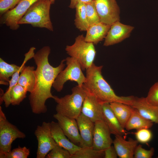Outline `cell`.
Listing matches in <instances>:
<instances>
[{"instance_id": "9", "label": "cell", "mask_w": 158, "mask_h": 158, "mask_svg": "<svg viewBox=\"0 0 158 158\" xmlns=\"http://www.w3.org/2000/svg\"><path fill=\"white\" fill-rule=\"evenodd\" d=\"M100 22L111 25L120 21V10L116 0H93Z\"/></svg>"}, {"instance_id": "26", "label": "cell", "mask_w": 158, "mask_h": 158, "mask_svg": "<svg viewBox=\"0 0 158 158\" xmlns=\"http://www.w3.org/2000/svg\"><path fill=\"white\" fill-rule=\"evenodd\" d=\"M20 66L14 64H10L0 58V84L8 85L10 81L9 78L17 71Z\"/></svg>"}, {"instance_id": "33", "label": "cell", "mask_w": 158, "mask_h": 158, "mask_svg": "<svg viewBox=\"0 0 158 158\" xmlns=\"http://www.w3.org/2000/svg\"><path fill=\"white\" fill-rule=\"evenodd\" d=\"M154 152L153 147H151L149 150H147L143 148L141 145H137L134 150V158H151Z\"/></svg>"}, {"instance_id": "4", "label": "cell", "mask_w": 158, "mask_h": 158, "mask_svg": "<svg viewBox=\"0 0 158 158\" xmlns=\"http://www.w3.org/2000/svg\"><path fill=\"white\" fill-rule=\"evenodd\" d=\"M51 4L50 0H37L20 20L19 25L30 24L34 27L44 28L53 31L50 15Z\"/></svg>"}, {"instance_id": "12", "label": "cell", "mask_w": 158, "mask_h": 158, "mask_svg": "<svg viewBox=\"0 0 158 158\" xmlns=\"http://www.w3.org/2000/svg\"><path fill=\"white\" fill-rule=\"evenodd\" d=\"M64 133L72 143L80 147L81 139L76 119L70 118L58 113L54 114Z\"/></svg>"}, {"instance_id": "16", "label": "cell", "mask_w": 158, "mask_h": 158, "mask_svg": "<svg viewBox=\"0 0 158 158\" xmlns=\"http://www.w3.org/2000/svg\"><path fill=\"white\" fill-rule=\"evenodd\" d=\"M76 120L81 139L80 147H92L95 123L81 113Z\"/></svg>"}, {"instance_id": "10", "label": "cell", "mask_w": 158, "mask_h": 158, "mask_svg": "<svg viewBox=\"0 0 158 158\" xmlns=\"http://www.w3.org/2000/svg\"><path fill=\"white\" fill-rule=\"evenodd\" d=\"M37 0H22L13 9L0 16V23L4 24L13 30L20 26L18 22L30 6Z\"/></svg>"}, {"instance_id": "11", "label": "cell", "mask_w": 158, "mask_h": 158, "mask_svg": "<svg viewBox=\"0 0 158 158\" xmlns=\"http://www.w3.org/2000/svg\"><path fill=\"white\" fill-rule=\"evenodd\" d=\"M111 132L103 120L95 122L92 147L97 150H104L111 146L113 141Z\"/></svg>"}, {"instance_id": "15", "label": "cell", "mask_w": 158, "mask_h": 158, "mask_svg": "<svg viewBox=\"0 0 158 158\" xmlns=\"http://www.w3.org/2000/svg\"><path fill=\"white\" fill-rule=\"evenodd\" d=\"M130 105L145 118L158 124V106L149 103L145 97H134Z\"/></svg>"}, {"instance_id": "37", "label": "cell", "mask_w": 158, "mask_h": 158, "mask_svg": "<svg viewBox=\"0 0 158 158\" xmlns=\"http://www.w3.org/2000/svg\"><path fill=\"white\" fill-rule=\"evenodd\" d=\"M93 0H70V3L69 6L70 8H75L76 5L80 2H82L85 4L88 3Z\"/></svg>"}, {"instance_id": "6", "label": "cell", "mask_w": 158, "mask_h": 158, "mask_svg": "<svg viewBox=\"0 0 158 158\" xmlns=\"http://www.w3.org/2000/svg\"><path fill=\"white\" fill-rule=\"evenodd\" d=\"M66 67L58 74L54 80L52 87L58 92L63 89L65 83L68 80L75 81L78 85L82 87L86 80L78 61L72 57L65 59Z\"/></svg>"}, {"instance_id": "23", "label": "cell", "mask_w": 158, "mask_h": 158, "mask_svg": "<svg viewBox=\"0 0 158 158\" xmlns=\"http://www.w3.org/2000/svg\"><path fill=\"white\" fill-rule=\"evenodd\" d=\"M20 73L18 83L25 88L27 92H32L35 88L36 81L35 67L25 66Z\"/></svg>"}, {"instance_id": "1", "label": "cell", "mask_w": 158, "mask_h": 158, "mask_svg": "<svg viewBox=\"0 0 158 158\" xmlns=\"http://www.w3.org/2000/svg\"><path fill=\"white\" fill-rule=\"evenodd\" d=\"M51 49L44 46L35 53L33 58L37 66L35 70L36 81L35 88L29 96L31 110L36 114L44 113L47 111L46 100L54 99L51 92L53 84L59 73L66 65L65 59L62 60L57 67H54L49 63V56Z\"/></svg>"}, {"instance_id": "19", "label": "cell", "mask_w": 158, "mask_h": 158, "mask_svg": "<svg viewBox=\"0 0 158 158\" xmlns=\"http://www.w3.org/2000/svg\"><path fill=\"white\" fill-rule=\"evenodd\" d=\"M52 137L57 145L67 150L71 155L74 154L81 147L72 143L65 135L58 122H50Z\"/></svg>"}, {"instance_id": "14", "label": "cell", "mask_w": 158, "mask_h": 158, "mask_svg": "<svg viewBox=\"0 0 158 158\" xmlns=\"http://www.w3.org/2000/svg\"><path fill=\"white\" fill-rule=\"evenodd\" d=\"M87 92L83 104L81 113L94 123L103 120L102 104L94 96Z\"/></svg>"}, {"instance_id": "30", "label": "cell", "mask_w": 158, "mask_h": 158, "mask_svg": "<svg viewBox=\"0 0 158 158\" xmlns=\"http://www.w3.org/2000/svg\"><path fill=\"white\" fill-rule=\"evenodd\" d=\"M30 154V150L25 146H18L6 154L4 158H27Z\"/></svg>"}, {"instance_id": "24", "label": "cell", "mask_w": 158, "mask_h": 158, "mask_svg": "<svg viewBox=\"0 0 158 158\" xmlns=\"http://www.w3.org/2000/svg\"><path fill=\"white\" fill-rule=\"evenodd\" d=\"M111 107L121 126L125 128L131 114L132 107L130 105L120 102L110 103Z\"/></svg>"}, {"instance_id": "38", "label": "cell", "mask_w": 158, "mask_h": 158, "mask_svg": "<svg viewBox=\"0 0 158 158\" xmlns=\"http://www.w3.org/2000/svg\"><path fill=\"white\" fill-rule=\"evenodd\" d=\"M55 0H50V1L51 3V4H53L54 3Z\"/></svg>"}, {"instance_id": "25", "label": "cell", "mask_w": 158, "mask_h": 158, "mask_svg": "<svg viewBox=\"0 0 158 158\" xmlns=\"http://www.w3.org/2000/svg\"><path fill=\"white\" fill-rule=\"evenodd\" d=\"M75 8L74 24L75 26L80 31H86L90 25L86 15V4L80 2L76 5Z\"/></svg>"}, {"instance_id": "36", "label": "cell", "mask_w": 158, "mask_h": 158, "mask_svg": "<svg viewBox=\"0 0 158 158\" xmlns=\"http://www.w3.org/2000/svg\"><path fill=\"white\" fill-rule=\"evenodd\" d=\"M118 156L114 146L111 145L104 150V158H116Z\"/></svg>"}, {"instance_id": "35", "label": "cell", "mask_w": 158, "mask_h": 158, "mask_svg": "<svg viewBox=\"0 0 158 158\" xmlns=\"http://www.w3.org/2000/svg\"><path fill=\"white\" fill-rule=\"evenodd\" d=\"M22 0H0V16L14 8Z\"/></svg>"}, {"instance_id": "32", "label": "cell", "mask_w": 158, "mask_h": 158, "mask_svg": "<svg viewBox=\"0 0 158 158\" xmlns=\"http://www.w3.org/2000/svg\"><path fill=\"white\" fill-rule=\"evenodd\" d=\"M135 136L138 142L147 143L152 138V133L148 128H142L137 130L135 133Z\"/></svg>"}, {"instance_id": "5", "label": "cell", "mask_w": 158, "mask_h": 158, "mask_svg": "<svg viewBox=\"0 0 158 158\" xmlns=\"http://www.w3.org/2000/svg\"><path fill=\"white\" fill-rule=\"evenodd\" d=\"M65 50L70 56L78 61L82 70H86L94 63L96 54L94 44L86 42L83 35L77 36L73 44L67 45Z\"/></svg>"}, {"instance_id": "2", "label": "cell", "mask_w": 158, "mask_h": 158, "mask_svg": "<svg viewBox=\"0 0 158 158\" xmlns=\"http://www.w3.org/2000/svg\"><path fill=\"white\" fill-rule=\"evenodd\" d=\"M102 68V66H97L93 63L86 70V80L83 86L87 92L94 96L102 104L117 102L130 105L134 96L117 95L103 78Z\"/></svg>"}, {"instance_id": "31", "label": "cell", "mask_w": 158, "mask_h": 158, "mask_svg": "<svg viewBox=\"0 0 158 158\" xmlns=\"http://www.w3.org/2000/svg\"><path fill=\"white\" fill-rule=\"evenodd\" d=\"M71 154L68 151L56 145L47 154L46 158H71Z\"/></svg>"}, {"instance_id": "28", "label": "cell", "mask_w": 158, "mask_h": 158, "mask_svg": "<svg viewBox=\"0 0 158 158\" xmlns=\"http://www.w3.org/2000/svg\"><path fill=\"white\" fill-rule=\"evenodd\" d=\"M27 92L25 88L17 83L10 92L11 104L13 106L19 105L26 97Z\"/></svg>"}, {"instance_id": "21", "label": "cell", "mask_w": 158, "mask_h": 158, "mask_svg": "<svg viewBox=\"0 0 158 158\" xmlns=\"http://www.w3.org/2000/svg\"><path fill=\"white\" fill-rule=\"evenodd\" d=\"M35 49V47H32L30 48L29 51L25 54V58L20 68L11 77L12 78L9 82V87L8 89L1 97V98H0V102H1L2 103V102H4L6 107H8L11 104L9 96L11 89L17 84L20 73L25 66V64L27 61L33 58L35 54L34 51Z\"/></svg>"}, {"instance_id": "13", "label": "cell", "mask_w": 158, "mask_h": 158, "mask_svg": "<svg viewBox=\"0 0 158 158\" xmlns=\"http://www.w3.org/2000/svg\"><path fill=\"white\" fill-rule=\"evenodd\" d=\"M133 26L117 21L112 24L106 36L103 45L108 46L119 43L129 37Z\"/></svg>"}, {"instance_id": "8", "label": "cell", "mask_w": 158, "mask_h": 158, "mask_svg": "<svg viewBox=\"0 0 158 158\" xmlns=\"http://www.w3.org/2000/svg\"><path fill=\"white\" fill-rule=\"evenodd\" d=\"M34 134L38 142L36 158H45L57 145L51 133L50 122H43L41 125L38 126Z\"/></svg>"}, {"instance_id": "20", "label": "cell", "mask_w": 158, "mask_h": 158, "mask_svg": "<svg viewBox=\"0 0 158 158\" xmlns=\"http://www.w3.org/2000/svg\"><path fill=\"white\" fill-rule=\"evenodd\" d=\"M111 25L101 22L90 25L87 30L85 40L97 44L105 39Z\"/></svg>"}, {"instance_id": "22", "label": "cell", "mask_w": 158, "mask_h": 158, "mask_svg": "<svg viewBox=\"0 0 158 158\" xmlns=\"http://www.w3.org/2000/svg\"><path fill=\"white\" fill-rule=\"evenodd\" d=\"M153 125V122L143 117L135 108L132 107L130 116L125 128L128 131L144 128L149 129Z\"/></svg>"}, {"instance_id": "3", "label": "cell", "mask_w": 158, "mask_h": 158, "mask_svg": "<svg viewBox=\"0 0 158 158\" xmlns=\"http://www.w3.org/2000/svg\"><path fill=\"white\" fill-rule=\"evenodd\" d=\"M72 93L63 97L54 96L56 103V110L57 113L65 116L76 119L81 114L83 104L87 95V91L83 85L73 87Z\"/></svg>"}, {"instance_id": "29", "label": "cell", "mask_w": 158, "mask_h": 158, "mask_svg": "<svg viewBox=\"0 0 158 158\" xmlns=\"http://www.w3.org/2000/svg\"><path fill=\"white\" fill-rule=\"evenodd\" d=\"M87 18L90 25L100 22L95 4L93 0L86 4Z\"/></svg>"}, {"instance_id": "18", "label": "cell", "mask_w": 158, "mask_h": 158, "mask_svg": "<svg viewBox=\"0 0 158 158\" xmlns=\"http://www.w3.org/2000/svg\"><path fill=\"white\" fill-rule=\"evenodd\" d=\"M103 120L111 134L122 136L125 138L127 133L120 124L112 111L109 103L102 104Z\"/></svg>"}, {"instance_id": "17", "label": "cell", "mask_w": 158, "mask_h": 158, "mask_svg": "<svg viewBox=\"0 0 158 158\" xmlns=\"http://www.w3.org/2000/svg\"><path fill=\"white\" fill-rule=\"evenodd\" d=\"M138 143L136 140L131 138H129L126 140L122 136L116 135L113 143L119 158H133L135 149Z\"/></svg>"}, {"instance_id": "7", "label": "cell", "mask_w": 158, "mask_h": 158, "mask_svg": "<svg viewBox=\"0 0 158 158\" xmlns=\"http://www.w3.org/2000/svg\"><path fill=\"white\" fill-rule=\"evenodd\" d=\"M25 134L7 119L0 106V158L11 150V144L17 138L23 139Z\"/></svg>"}, {"instance_id": "34", "label": "cell", "mask_w": 158, "mask_h": 158, "mask_svg": "<svg viewBox=\"0 0 158 158\" xmlns=\"http://www.w3.org/2000/svg\"><path fill=\"white\" fill-rule=\"evenodd\" d=\"M145 98L149 103L158 106V81L150 88L147 95Z\"/></svg>"}, {"instance_id": "27", "label": "cell", "mask_w": 158, "mask_h": 158, "mask_svg": "<svg viewBox=\"0 0 158 158\" xmlns=\"http://www.w3.org/2000/svg\"><path fill=\"white\" fill-rule=\"evenodd\" d=\"M104 150H97L92 147H81L71 158H104Z\"/></svg>"}]
</instances>
